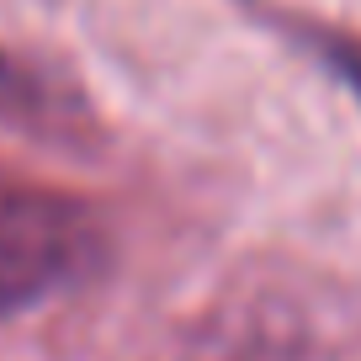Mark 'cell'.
I'll return each instance as SVG.
<instances>
[{
	"label": "cell",
	"instance_id": "1",
	"mask_svg": "<svg viewBox=\"0 0 361 361\" xmlns=\"http://www.w3.org/2000/svg\"><path fill=\"white\" fill-rule=\"evenodd\" d=\"M102 260V224L85 197L0 170V319L54 298Z\"/></svg>",
	"mask_w": 361,
	"mask_h": 361
},
{
	"label": "cell",
	"instance_id": "2",
	"mask_svg": "<svg viewBox=\"0 0 361 361\" xmlns=\"http://www.w3.org/2000/svg\"><path fill=\"white\" fill-rule=\"evenodd\" d=\"M319 54H324L329 69H335V75L361 96V37H350V32H319Z\"/></svg>",
	"mask_w": 361,
	"mask_h": 361
},
{
	"label": "cell",
	"instance_id": "3",
	"mask_svg": "<svg viewBox=\"0 0 361 361\" xmlns=\"http://www.w3.org/2000/svg\"><path fill=\"white\" fill-rule=\"evenodd\" d=\"M16 90H22V69L0 54V96H16Z\"/></svg>",
	"mask_w": 361,
	"mask_h": 361
}]
</instances>
